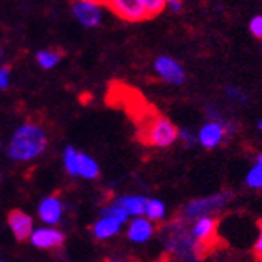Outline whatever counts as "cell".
Masks as SVG:
<instances>
[{"instance_id":"8992f818","label":"cell","mask_w":262,"mask_h":262,"mask_svg":"<svg viewBox=\"0 0 262 262\" xmlns=\"http://www.w3.org/2000/svg\"><path fill=\"white\" fill-rule=\"evenodd\" d=\"M216 229H217V221L211 216H205L195 219L190 235L195 240V243L200 248V254L203 248H209L216 240Z\"/></svg>"},{"instance_id":"1f68e13d","label":"cell","mask_w":262,"mask_h":262,"mask_svg":"<svg viewBox=\"0 0 262 262\" xmlns=\"http://www.w3.org/2000/svg\"><path fill=\"white\" fill-rule=\"evenodd\" d=\"M0 147H2V146H0Z\"/></svg>"},{"instance_id":"e0dca14e","label":"cell","mask_w":262,"mask_h":262,"mask_svg":"<svg viewBox=\"0 0 262 262\" xmlns=\"http://www.w3.org/2000/svg\"><path fill=\"white\" fill-rule=\"evenodd\" d=\"M144 214H146L147 221H162L166 214V206L162 200L150 199L146 202V209H144Z\"/></svg>"},{"instance_id":"ba28073f","label":"cell","mask_w":262,"mask_h":262,"mask_svg":"<svg viewBox=\"0 0 262 262\" xmlns=\"http://www.w3.org/2000/svg\"><path fill=\"white\" fill-rule=\"evenodd\" d=\"M169 250L174 251L176 254L182 256V257H195V256H202L200 254V248L195 243V240L192 238V235L187 233L186 230H176L171 233L168 242Z\"/></svg>"},{"instance_id":"9a60e30c","label":"cell","mask_w":262,"mask_h":262,"mask_svg":"<svg viewBox=\"0 0 262 262\" xmlns=\"http://www.w3.org/2000/svg\"><path fill=\"white\" fill-rule=\"evenodd\" d=\"M146 202H147L146 196L133 195V196H122V199L117 200L115 203L120 205L122 208H125L128 211V214L136 216V217H142L144 209H146Z\"/></svg>"},{"instance_id":"d6986e66","label":"cell","mask_w":262,"mask_h":262,"mask_svg":"<svg viewBox=\"0 0 262 262\" xmlns=\"http://www.w3.org/2000/svg\"><path fill=\"white\" fill-rule=\"evenodd\" d=\"M102 217H109V219H114L117 222H120V224H123V222L128 221L129 214L125 208H122L120 205H111V206H106L102 209Z\"/></svg>"},{"instance_id":"5b68a950","label":"cell","mask_w":262,"mask_h":262,"mask_svg":"<svg viewBox=\"0 0 262 262\" xmlns=\"http://www.w3.org/2000/svg\"><path fill=\"white\" fill-rule=\"evenodd\" d=\"M154 69L162 80L173 83V85H181L186 80V71L184 68L173 58L169 56H159L154 62Z\"/></svg>"},{"instance_id":"6da1fadb","label":"cell","mask_w":262,"mask_h":262,"mask_svg":"<svg viewBox=\"0 0 262 262\" xmlns=\"http://www.w3.org/2000/svg\"><path fill=\"white\" fill-rule=\"evenodd\" d=\"M138 123L139 139L154 147H169L178 141L179 129L176 125L152 109H144L138 117H135Z\"/></svg>"},{"instance_id":"5bb4252c","label":"cell","mask_w":262,"mask_h":262,"mask_svg":"<svg viewBox=\"0 0 262 262\" xmlns=\"http://www.w3.org/2000/svg\"><path fill=\"white\" fill-rule=\"evenodd\" d=\"M120 227H122L120 222H117L114 219H109V217H101L95 224L93 232H95L96 238L106 240V238H111V237H114V235L119 233Z\"/></svg>"},{"instance_id":"cb8c5ba5","label":"cell","mask_w":262,"mask_h":262,"mask_svg":"<svg viewBox=\"0 0 262 262\" xmlns=\"http://www.w3.org/2000/svg\"><path fill=\"white\" fill-rule=\"evenodd\" d=\"M226 95L230 98V99H233V101H240V102H243L245 99H246V96H245V93L240 90V88H237V86H227L226 88Z\"/></svg>"},{"instance_id":"8fae6325","label":"cell","mask_w":262,"mask_h":262,"mask_svg":"<svg viewBox=\"0 0 262 262\" xmlns=\"http://www.w3.org/2000/svg\"><path fill=\"white\" fill-rule=\"evenodd\" d=\"M29 240L35 248L50 250V248H58L64 243V235H62V232H59L53 227H40L32 232Z\"/></svg>"},{"instance_id":"83f0119b","label":"cell","mask_w":262,"mask_h":262,"mask_svg":"<svg viewBox=\"0 0 262 262\" xmlns=\"http://www.w3.org/2000/svg\"><path fill=\"white\" fill-rule=\"evenodd\" d=\"M166 7L171 11H181L182 10V2H179V0H169V2H166Z\"/></svg>"},{"instance_id":"7402d4cb","label":"cell","mask_w":262,"mask_h":262,"mask_svg":"<svg viewBox=\"0 0 262 262\" xmlns=\"http://www.w3.org/2000/svg\"><path fill=\"white\" fill-rule=\"evenodd\" d=\"M146 8H147L149 16L155 18L166 8V2L165 0H146Z\"/></svg>"},{"instance_id":"3957f363","label":"cell","mask_w":262,"mask_h":262,"mask_svg":"<svg viewBox=\"0 0 262 262\" xmlns=\"http://www.w3.org/2000/svg\"><path fill=\"white\" fill-rule=\"evenodd\" d=\"M232 196H233V192L224 190V192H219L209 196H203V199H196L186 206L184 214L187 219H193V221L199 217L209 216L214 211H219L221 208H224L232 200Z\"/></svg>"},{"instance_id":"ffe728a7","label":"cell","mask_w":262,"mask_h":262,"mask_svg":"<svg viewBox=\"0 0 262 262\" xmlns=\"http://www.w3.org/2000/svg\"><path fill=\"white\" fill-rule=\"evenodd\" d=\"M64 166L71 176H78V152L74 147L64 150Z\"/></svg>"},{"instance_id":"4316f807","label":"cell","mask_w":262,"mask_h":262,"mask_svg":"<svg viewBox=\"0 0 262 262\" xmlns=\"http://www.w3.org/2000/svg\"><path fill=\"white\" fill-rule=\"evenodd\" d=\"M257 229H259V233H257V240L254 243V254L260 257L262 256V219L257 222Z\"/></svg>"},{"instance_id":"d4e9b609","label":"cell","mask_w":262,"mask_h":262,"mask_svg":"<svg viewBox=\"0 0 262 262\" xmlns=\"http://www.w3.org/2000/svg\"><path fill=\"white\" fill-rule=\"evenodd\" d=\"M10 86V68L2 66L0 68V90H7Z\"/></svg>"},{"instance_id":"2e32d148","label":"cell","mask_w":262,"mask_h":262,"mask_svg":"<svg viewBox=\"0 0 262 262\" xmlns=\"http://www.w3.org/2000/svg\"><path fill=\"white\" fill-rule=\"evenodd\" d=\"M78 176L85 179H96L99 176V166L95 159L80 152H78Z\"/></svg>"},{"instance_id":"ac0fdd59","label":"cell","mask_w":262,"mask_h":262,"mask_svg":"<svg viewBox=\"0 0 262 262\" xmlns=\"http://www.w3.org/2000/svg\"><path fill=\"white\" fill-rule=\"evenodd\" d=\"M61 53L55 50H40L37 53V62L42 66L43 69H53L55 66L61 61Z\"/></svg>"},{"instance_id":"277c9868","label":"cell","mask_w":262,"mask_h":262,"mask_svg":"<svg viewBox=\"0 0 262 262\" xmlns=\"http://www.w3.org/2000/svg\"><path fill=\"white\" fill-rule=\"evenodd\" d=\"M102 5H106L114 15L122 18L123 21L139 23L150 18L146 8V0H109Z\"/></svg>"},{"instance_id":"f546056e","label":"cell","mask_w":262,"mask_h":262,"mask_svg":"<svg viewBox=\"0 0 262 262\" xmlns=\"http://www.w3.org/2000/svg\"><path fill=\"white\" fill-rule=\"evenodd\" d=\"M257 126H259V131H260V133H262V120H259Z\"/></svg>"},{"instance_id":"4dcf8cb0","label":"cell","mask_w":262,"mask_h":262,"mask_svg":"<svg viewBox=\"0 0 262 262\" xmlns=\"http://www.w3.org/2000/svg\"><path fill=\"white\" fill-rule=\"evenodd\" d=\"M259 262H262V256H260V257H259Z\"/></svg>"},{"instance_id":"44dd1931","label":"cell","mask_w":262,"mask_h":262,"mask_svg":"<svg viewBox=\"0 0 262 262\" xmlns=\"http://www.w3.org/2000/svg\"><path fill=\"white\" fill-rule=\"evenodd\" d=\"M245 182L248 187L251 189H257L262 190V166L260 165H254L250 171L246 173Z\"/></svg>"},{"instance_id":"d6a6232c","label":"cell","mask_w":262,"mask_h":262,"mask_svg":"<svg viewBox=\"0 0 262 262\" xmlns=\"http://www.w3.org/2000/svg\"><path fill=\"white\" fill-rule=\"evenodd\" d=\"M0 262H2V260H0Z\"/></svg>"},{"instance_id":"484cf974","label":"cell","mask_w":262,"mask_h":262,"mask_svg":"<svg viewBox=\"0 0 262 262\" xmlns=\"http://www.w3.org/2000/svg\"><path fill=\"white\" fill-rule=\"evenodd\" d=\"M182 139V141H184L186 144H189V146H190V144H193L195 142V136H193V133H192V131L190 129H187V128H182V129H179V135H178V139Z\"/></svg>"},{"instance_id":"9c48e42d","label":"cell","mask_w":262,"mask_h":262,"mask_svg":"<svg viewBox=\"0 0 262 262\" xmlns=\"http://www.w3.org/2000/svg\"><path fill=\"white\" fill-rule=\"evenodd\" d=\"M226 139V126L222 122L217 120H211L205 123L200 131L196 133V141L200 142V146H203L205 149H214L219 144H222V141Z\"/></svg>"},{"instance_id":"30bf717a","label":"cell","mask_w":262,"mask_h":262,"mask_svg":"<svg viewBox=\"0 0 262 262\" xmlns=\"http://www.w3.org/2000/svg\"><path fill=\"white\" fill-rule=\"evenodd\" d=\"M8 226L18 242L28 240L34 232V221L29 214L23 213L21 209H13L8 214Z\"/></svg>"},{"instance_id":"603a6c76","label":"cell","mask_w":262,"mask_h":262,"mask_svg":"<svg viewBox=\"0 0 262 262\" xmlns=\"http://www.w3.org/2000/svg\"><path fill=\"white\" fill-rule=\"evenodd\" d=\"M250 31L256 38H262V15H256L250 21Z\"/></svg>"},{"instance_id":"f1b7e54d","label":"cell","mask_w":262,"mask_h":262,"mask_svg":"<svg viewBox=\"0 0 262 262\" xmlns=\"http://www.w3.org/2000/svg\"><path fill=\"white\" fill-rule=\"evenodd\" d=\"M256 165H260L262 166V154H257V157H256Z\"/></svg>"},{"instance_id":"4fadbf2b","label":"cell","mask_w":262,"mask_h":262,"mask_svg":"<svg viewBox=\"0 0 262 262\" xmlns=\"http://www.w3.org/2000/svg\"><path fill=\"white\" fill-rule=\"evenodd\" d=\"M154 232L155 229L150 221L146 217H136L128 227V238L135 243H144L152 237Z\"/></svg>"},{"instance_id":"7c38bea8","label":"cell","mask_w":262,"mask_h":262,"mask_svg":"<svg viewBox=\"0 0 262 262\" xmlns=\"http://www.w3.org/2000/svg\"><path fill=\"white\" fill-rule=\"evenodd\" d=\"M62 216V203L58 196L51 195L42 200V203L38 205V217H40L45 224L55 226L61 221Z\"/></svg>"},{"instance_id":"52a82bcc","label":"cell","mask_w":262,"mask_h":262,"mask_svg":"<svg viewBox=\"0 0 262 262\" xmlns=\"http://www.w3.org/2000/svg\"><path fill=\"white\" fill-rule=\"evenodd\" d=\"M74 16L78 19V23L83 24L85 28H96L101 24L102 18V7L98 2L91 0H80L72 5Z\"/></svg>"},{"instance_id":"7a4b0ae2","label":"cell","mask_w":262,"mask_h":262,"mask_svg":"<svg viewBox=\"0 0 262 262\" xmlns=\"http://www.w3.org/2000/svg\"><path fill=\"white\" fill-rule=\"evenodd\" d=\"M47 144L48 139L45 129L40 125L29 122L15 131L8 146V155L16 162H29L37 159L47 149Z\"/></svg>"}]
</instances>
